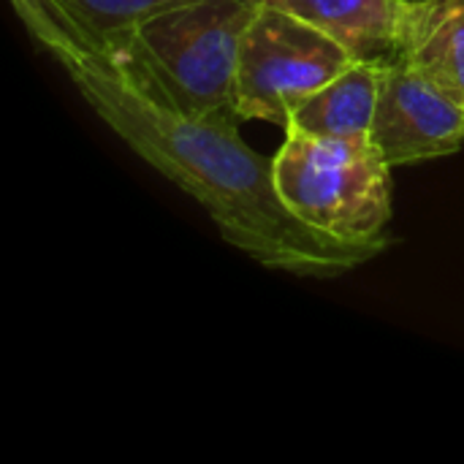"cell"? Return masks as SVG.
<instances>
[{
  "label": "cell",
  "instance_id": "6da1fadb",
  "mask_svg": "<svg viewBox=\"0 0 464 464\" xmlns=\"http://www.w3.org/2000/svg\"><path fill=\"white\" fill-rule=\"evenodd\" d=\"M44 49L63 65L84 103L147 166L185 190L218 226L220 237L266 269L329 280L353 272L386 245L345 242L304 226L280 201L272 158L258 155L239 133L237 111L179 114L130 87L111 63L68 38Z\"/></svg>",
  "mask_w": 464,
  "mask_h": 464
},
{
  "label": "cell",
  "instance_id": "7a4b0ae2",
  "mask_svg": "<svg viewBox=\"0 0 464 464\" xmlns=\"http://www.w3.org/2000/svg\"><path fill=\"white\" fill-rule=\"evenodd\" d=\"M264 0H179L147 16L106 60L150 101L179 114L234 111L237 63Z\"/></svg>",
  "mask_w": 464,
  "mask_h": 464
},
{
  "label": "cell",
  "instance_id": "3957f363",
  "mask_svg": "<svg viewBox=\"0 0 464 464\" xmlns=\"http://www.w3.org/2000/svg\"><path fill=\"white\" fill-rule=\"evenodd\" d=\"M280 201L318 234L386 245L392 166L370 139H321L285 130L272 158Z\"/></svg>",
  "mask_w": 464,
  "mask_h": 464
},
{
  "label": "cell",
  "instance_id": "277c9868",
  "mask_svg": "<svg viewBox=\"0 0 464 464\" xmlns=\"http://www.w3.org/2000/svg\"><path fill=\"white\" fill-rule=\"evenodd\" d=\"M356 60L304 19L261 5L245 30L237 63L234 111L285 128L291 111Z\"/></svg>",
  "mask_w": 464,
  "mask_h": 464
},
{
  "label": "cell",
  "instance_id": "5b68a950",
  "mask_svg": "<svg viewBox=\"0 0 464 464\" xmlns=\"http://www.w3.org/2000/svg\"><path fill=\"white\" fill-rule=\"evenodd\" d=\"M370 141L392 169L454 155L464 144V103L405 57L383 63Z\"/></svg>",
  "mask_w": 464,
  "mask_h": 464
},
{
  "label": "cell",
  "instance_id": "8992f818",
  "mask_svg": "<svg viewBox=\"0 0 464 464\" xmlns=\"http://www.w3.org/2000/svg\"><path fill=\"white\" fill-rule=\"evenodd\" d=\"M171 3L179 0H11L41 46L52 38H68L103 60H111L147 16Z\"/></svg>",
  "mask_w": 464,
  "mask_h": 464
},
{
  "label": "cell",
  "instance_id": "52a82bcc",
  "mask_svg": "<svg viewBox=\"0 0 464 464\" xmlns=\"http://www.w3.org/2000/svg\"><path fill=\"white\" fill-rule=\"evenodd\" d=\"M318 27L353 60L392 63L402 54L411 5L405 0H264Z\"/></svg>",
  "mask_w": 464,
  "mask_h": 464
},
{
  "label": "cell",
  "instance_id": "ba28073f",
  "mask_svg": "<svg viewBox=\"0 0 464 464\" xmlns=\"http://www.w3.org/2000/svg\"><path fill=\"white\" fill-rule=\"evenodd\" d=\"M383 63L356 60L340 76L304 98L288 117L285 130L321 139H370Z\"/></svg>",
  "mask_w": 464,
  "mask_h": 464
},
{
  "label": "cell",
  "instance_id": "9c48e42d",
  "mask_svg": "<svg viewBox=\"0 0 464 464\" xmlns=\"http://www.w3.org/2000/svg\"><path fill=\"white\" fill-rule=\"evenodd\" d=\"M400 57L464 103V0H446L432 8L411 5V27Z\"/></svg>",
  "mask_w": 464,
  "mask_h": 464
},
{
  "label": "cell",
  "instance_id": "30bf717a",
  "mask_svg": "<svg viewBox=\"0 0 464 464\" xmlns=\"http://www.w3.org/2000/svg\"><path fill=\"white\" fill-rule=\"evenodd\" d=\"M408 5H413V8H432V5H440V3H446V0H405Z\"/></svg>",
  "mask_w": 464,
  "mask_h": 464
}]
</instances>
